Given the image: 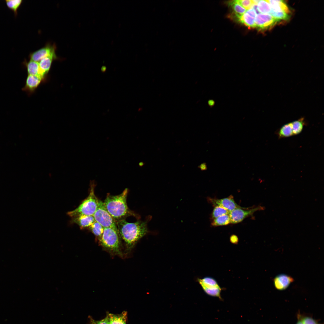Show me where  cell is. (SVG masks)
Returning <instances> with one entry per match:
<instances>
[{"label":"cell","instance_id":"cell-1","mask_svg":"<svg viewBox=\"0 0 324 324\" xmlns=\"http://www.w3.org/2000/svg\"><path fill=\"white\" fill-rule=\"evenodd\" d=\"M116 224L121 240L124 244L126 254L130 252L148 232L146 221L130 223L123 219L117 221Z\"/></svg>","mask_w":324,"mask_h":324},{"label":"cell","instance_id":"cell-2","mask_svg":"<svg viewBox=\"0 0 324 324\" xmlns=\"http://www.w3.org/2000/svg\"><path fill=\"white\" fill-rule=\"evenodd\" d=\"M128 192V188H126L119 194H108L103 202L106 208L116 222L128 216L135 215L127 205Z\"/></svg>","mask_w":324,"mask_h":324},{"label":"cell","instance_id":"cell-3","mask_svg":"<svg viewBox=\"0 0 324 324\" xmlns=\"http://www.w3.org/2000/svg\"><path fill=\"white\" fill-rule=\"evenodd\" d=\"M103 249L112 256L122 258L125 257L121 239L118 232L111 228H104L103 235L98 241Z\"/></svg>","mask_w":324,"mask_h":324},{"label":"cell","instance_id":"cell-4","mask_svg":"<svg viewBox=\"0 0 324 324\" xmlns=\"http://www.w3.org/2000/svg\"><path fill=\"white\" fill-rule=\"evenodd\" d=\"M89 193L87 197L74 210L68 212L67 214L71 218L80 215H93L98 208L99 200L94 192L95 186L94 182L90 183Z\"/></svg>","mask_w":324,"mask_h":324},{"label":"cell","instance_id":"cell-5","mask_svg":"<svg viewBox=\"0 0 324 324\" xmlns=\"http://www.w3.org/2000/svg\"><path fill=\"white\" fill-rule=\"evenodd\" d=\"M93 216L95 221L104 228H111L118 231L116 222L107 211L102 201L99 200L98 208Z\"/></svg>","mask_w":324,"mask_h":324},{"label":"cell","instance_id":"cell-6","mask_svg":"<svg viewBox=\"0 0 324 324\" xmlns=\"http://www.w3.org/2000/svg\"><path fill=\"white\" fill-rule=\"evenodd\" d=\"M265 208L264 206L259 205L247 208L240 206L230 212L231 223L236 224L241 222L247 218L253 216L255 212L263 210Z\"/></svg>","mask_w":324,"mask_h":324},{"label":"cell","instance_id":"cell-7","mask_svg":"<svg viewBox=\"0 0 324 324\" xmlns=\"http://www.w3.org/2000/svg\"><path fill=\"white\" fill-rule=\"evenodd\" d=\"M198 281L203 290L207 295L221 299V288L214 279L212 277H207L202 279H198Z\"/></svg>","mask_w":324,"mask_h":324},{"label":"cell","instance_id":"cell-8","mask_svg":"<svg viewBox=\"0 0 324 324\" xmlns=\"http://www.w3.org/2000/svg\"><path fill=\"white\" fill-rule=\"evenodd\" d=\"M46 79L40 76L28 75L25 85L22 90L26 92L28 96H30L34 93L41 83L46 82Z\"/></svg>","mask_w":324,"mask_h":324},{"label":"cell","instance_id":"cell-9","mask_svg":"<svg viewBox=\"0 0 324 324\" xmlns=\"http://www.w3.org/2000/svg\"><path fill=\"white\" fill-rule=\"evenodd\" d=\"M56 46L49 44L32 52L29 55L30 60L40 62L43 58L50 56H57L56 54Z\"/></svg>","mask_w":324,"mask_h":324},{"label":"cell","instance_id":"cell-10","mask_svg":"<svg viewBox=\"0 0 324 324\" xmlns=\"http://www.w3.org/2000/svg\"><path fill=\"white\" fill-rule=\"evenodd\" d=\"M278 22L271 14L259 13L255 19V27L266 29L273 26Z\"/></svg>","mask_w":324,"mask_h":324},{"label":"cell","instance_id":"cell-11","mask_svg":"<svg viewBox=\"0 0 324 324\" xmlns=\"http://www.w3.org/2000/svg\"><path fill=\"white\" fill-rule=\"evenodd\" d=\"M208 200L213 206L221 207L230 212L240 206L236 203L232 195L221 199L208 198Z\"/></svg>","mask_w":324,"mask_h":324},{"label":"cell","instance_id":"cell-12","mask_svg":"<svg viewBox=\"0 0 324 324\" xmlns=\"http://www.w3.org/2000/svg\"><path fill=\"white\" fill-rule=\"evenodd\" d=\"M93 215H80L71 218L70 223L78 225L81 229L88 228L95 221Z\"/></svg>","mask_w":324,"mask_h":324},{"label":"cell","instance_id":"cell-13","mask_svg":"<svg viewBox=\"0 0 324 324\" xmlns=\"http://www.w3.org/2000/svg\"><path fill=\"white\" fill-rule=\"evenodd\" d=\"M57 59V56H50L45 57L39 62V76L46 79L53 61Z\"/></svg>","mask_w":324,"mask_h":324},{"label":"cell","instance_id":"cell-14","mask_svg":"<svg viewBox=\"0 0 324 324\" xmlns=\"http://www.w3.org/2000/svg\"><path fill=\"white\" fill-rule=\"evenodd\" d=\"M293 281V278L291 276L282 274L275 277L274 279V284L276 289L282 290L286 289Z\"/></svg>","mask_w":324,"mask_h":324},{"label":"cell","instance_id":"cell-15","mask_svg":"<svg viewBox=\"0 0 324 324\" xmlns=\"http://www.w3.org/2000/svg\"><path fill=\"white\" fill-rule=\"evenodd\" d=\"M109 319V324H126L127 312L124 311L119 314L108 313L106 315Z\"/></svg>","mask_w":324,"mask_h":324},{"label":"cell","instance_id":"cell-16","mask_svg":"<svg viewBox=\"0 0 324 324\" xmlns=\"http://www.w3.org/2000/svg\"><path fill=\"white\" fill-rule=\"evenodd\" d=\"M26 68L28 75L39 76V62L30 60H25L22 63Z\"/></svg>","mask_w":324,"mask_h":324},{"label":"cell","instance_id":"cell-17","mask_svg":"<svg viewBox=\"0 0 324 324\" xmlns=\"http://www.w3.org/2000/svg\"><path fill=\"white\" fill-rule=\"evenodd\" d=\"M272 11L283 10L288 14L290 10L287 5L282 0H267Z\"/></svg>","mask_w":324,"mask_h":324},{"label":"cell","instance_id":"cell-18","mask_svg":"<svg viewBox=\"0 0 324 324\" xmlns=\"http://www.w3.org/2000/svg\"><path fill=\"white\" fill-rule=\"evenodd\" d=\"M255 18L245 12L238 20L245 26L251 28L255 27Z\"/></svg>","mask_w":324,"mask_h":324},{"label":"cell","instance_id":"cell-19","mask_svg":"<svg viewBox=\"0 0 324 324\" xmlns=\"http://www.w3.org/2000/svg\"><path fill=\"white\" fill-rule=\"evenodd\" d=\"M231 223L229 214L223 215L212 220L211 225L213 226H225Z\"/></svg>","mask_w":324,"mask_h":324},{"label":"cell","instance_id":"cell-20","mask_svg":"<svg viewBox=\"0 0 324 324\" xmlns=\"http://www.w3.org/2000/svg\"><path fill=\"white\" fill-rule=\"evenodd\" d=\"M88 228L89 230L95 236L96 238L99 241L103 235L104 228L98 222L95 221Z\"/></svg>","mask_w":324,"mask_h":324},{"label":"cell","instance_id":"cell-21","mask_svg":"<svg viewBox=\"0 0 324 324\" xmlns=\"http://www.w3.org/2000/svg\"><path fill=\"white\" fill-rule=\"evenodd\" d=\"M278 134L280 138L288 137L293 135L291 122L283 126L279 130Z\"/></svg>","mask_w":324,"mask_h":324},{"label":"cell","instance_id":"cell-22","mask_svg":"<svg viewBox=\"0 0 324 324\" xmlns=\"http://www.w3.org/2000/svg\"><path fill=\"white\" fill-rule=\"evenodd\" d=\"M256 7L259 13L266 14L271 13V7L267 0L259 1L256 5Z\"/></svg>","mask_w":324,"mask_h":324},{"label":"cell","instance_id":"cell-23","mask_svg":"<svg viewBox=\"0 0 324 324\" xmlns=\"http://www.w3.org/2000/svg\"><path fill=\"white\" fill-rule=\"evenodd\" d=\"M291 123L293 135H297L300 134L302 130L304 125V118H301Z\"/></svg>","mask_w":324,"mask_h":324},{"label":"cell","instance_id":"cell-24","mask_svg":"<svg viewBox=\"0 0 324 324\" xmlns=\"http://www.w3.org/2000/svg\"><path fill=\"white\" fill-rule=\"evenodd\" d=\"M230 5L235 14L238 19L246 11V9L238 3L236 0L231 2Z\"/></svg>","mask_w":324,"mask_h":324},{"label":"cell","instance_id":"cell-25","mask_svg":"<svg viewBox=\"0 0 324 324\" xmlns=\"http://www.w3.org/2000/svg\"><path fill=\"white\" fill-rule=\"evenodd\" d=\"M7 7L12 10L15 16L17 14V10L21 4L22 0H6L5 1Z\"/></svg>","mask_w":324,"mask_h":324},{"label":"cell","instance_id":"cell-26","mask_svg":"<svg viewBox=\"0 0 324 324\" xmlns=\"http://www.w3.org/2000/svg\"><path fill=\"white\" fill-rule=\"evenodd\" d=\"M230 212L221 207L215 206L211 214V218L212 220L219 216L229 214Z\"/></svg>","mask_w":324,"mask_h":324},{"label":"cell","instance_id":"cell-27","mask_svg":"<svg viewBox=\"0 0 324 324\" xmlns=\"http://www.w3.org/2000/svg\"><path fill=\"white\" fill-rule=\"evenodd\" d=\"M271 15L278 22L280 20H286L289 19L288 14L282 10H271Z\"/></svg>","mask_w":324,"mask_h":324},{"label":"cell","instance_id":"cell-28","mask_svg":"<svg viewBox=\"0 0 324 324\" xmlns=\"http://www.w3.org/2000/svg\"><path fill=\"white\" fill-rule=\"evenodd\" d=\"M297 314L301 318L303 324H322L310 316L302 314L299 312Z\"/></svg>","mask_w":324,"mask_h":324},{"label":"cell","instance_id":"cell-29","mask_svg":"<svg viewBox=\"0 0 324 324\" xmlns=\"http://www.w3.org/2000/svg\"><path fill=\"white\" fill-rule=\"evenodd\" d=\"M237 2L242 7L247 10L252 9L254 4L252 0H237Z\"/></svg>","mask_w":324,"mask_h":324},{"label":"cell","instance_id":"cell-30","mask_svg":"<svg viewBox=\"0 0 324 324\" xmlns=\"http://www.w3.org/2000/svg\"><path fill=\"white\" fill-rule=\"evenodd\" d=\"M89 318L90 324H109L108 318L107 315L104 318L99 320H95L91 317Z\"/></svg>","mask_w":324,"mask_h":324},{"label":"cell","instance_id":"cell-31","mask_svg":"<svg viewBox=\"0 0 324 324\" xmlns=\"http://www.w3.org/2000/svg\"><path fill=\"white\" fill-rule=\"evenodd\" d=\"M230 241L231 243L233 244H237L238 241V237L236 235H231L230 238Z\"/></svg>","mask_w":324,"mask_h":324},{"label":"cell","instance_id":"cell-32","mask_svg":"<svg viewBox=\"0 0 324 324\" xmlns=\"http://www.w3.org/2000/svg\"><path fill=\"white\" fill-rule=\"evenodd\" d=\"M297 321L296 324H303L301 318L298 314L297 315Z\"/></svg>","mask_w":324,"mask_h":324},{"label":"cell","instance_id":"cell-33","mask_svg":"<svg viewBox=\"0 0 324 324\" xmlns=\"http://www.w3.org/2000/svg\"><path fill=\"white\" fill-rule=\"evenodd\" d=\"M200 168L201 170H205L206 169V166L204 164H201Z\"/></svg>","mask_w":324,"mask_h":324},{"label":"cell","instance_id":"cell-34","mask_svg":"<svg viewBox=\"0 0 324 324\" xmlns=\"http://www.w3.org/2000/svg\"><path fill=\"white\" fill-rule=\"evenodd\" d=\"M144 165V163L142 162H140L139 163V165L140 166H142Z\"/></svg>","mask_w":324,"mask_h":324}]
</instances>
